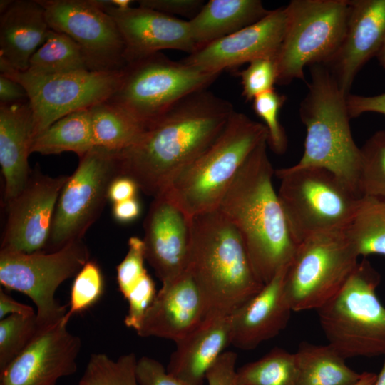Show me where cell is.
Instances as JSON below:
<instances>
[{"label":"cell","mask_w":385,"mask_h":385,"mask_svg":"<svg viewBox=\"0 0 385 385\" xmlns=\"http://www.w3.org/2000/svg\"><path fill=\"white\" fill-rule=\"evenodd\" d=\"M187 272L198 287L208 316L230 315L265 285L257 276L243 240L217 208L190 218Z\"/></svg>","instance_id":"obj_3"},{"label":"cell","mask_w":385,"mask_h":385,"mask_svg":"<svg viewBox=\"0 0 385 385\" xmlns=\"http://www.w3.org/2000/svg\"><path fill=\"white\" fill-rule=\"evenodd\" d=\"M89 70L80 46L69 36L50 29L29 61L27 73L51 76ZM90 71V70H89Z\"/></svg>","instance_id":"obj_30"},{"label":"cell","mask_w":385,"mask_h":385,"mask_svg":"<svg viewBox=\"0 0 385 385\" xmlns=\"http://www.w3.org/2000/svg\"><path fill=\"white\" fill-rule=\"evenodd\" d=\"M358 257L344 231L317 234L297 245L284 279L292 311L317 310L327 303L346 282Z\"/></svg>","instance_id":"obj_10"},{"label":"cell","mask_w":385,"mask_h":385,"mask_svg":"<svg viewBox=\"0 0 385 385\" xmlns=\"http://www.w3.org/2000/svg\"><path fill=\"white\" fill-rule=\"evenodd\" d=\"M284 35L275 57L277 83L304 79L307 66L325 64L346 28L349 0H292L285 6Z\"/></svg>","instance_id":"obj_9"},{"label":"cell","mask_w":385,"mask_h":385,"mask_svg":"<svg viewBox=\"0 0 385 385\" xmlns=\"http://www.w3.org/2000/svg\"><path fill=\"white\" fill-rule=\"evenodd\" d=\"M267 139L263 123L235 111L215 140L173 178L161 195L189 218L217 209L247 158Z\"/></svg>","instance_id":"obj_5"},{"label":"cell","mask_w":385,"mask_h":385,"mask_svg":"<svg viewBox=\"0 0 385 385\" xmlns=\"http://www.w3.org/2000/svg\"><path fill=\"white\" fill-rule=\"evenodd\" d=\"M134 353L113 359L103 353L91 355L78 385H139Z\"/></svg>","instance_id":"obj_33"},{"label":"cell","mask_w":385,"mask_h":385,"mask_svg":"<svg viewBox=\"0 0 385 385\" xmlns=\"http://www.w3.org/2000/svg\"><path fill=\"white\" fill-rule=\"evenodd\" d=\"M344 232L359 257L385 255V199L361 197L354 216Z\"/></svg>","instance_id":"obj_31"},{"label":"cell","mask_w":385,"mask_h":385,"mask_svg":"<svg viewBox=\"0 0 385 385\" xmlns=\"http://www.w3.org/2000/svg\"><path fill=\"white\" fill-rule=\"evenodd\" d=\"M89 256L82 239L53 252L0 251V283L32 300L37 310L38 325L44 329L63 319L68 309L56 299V292L64 281L78 274Z\"/></svg>","instance_id":"obj_11"},{"label":"cell","mask_w":385,"mask_h":385,"mask_svg":"<svg viewBox=\"0 0 385 385\" xmlns=\"http://www.w3.org/2000/svg\"><path fill=\"white\" fill-rule=\"evenodd\" d=\"M359 192L385 199V130L374 133L360 148Z\"/></svg>","instance_id":"obj_34"},{"label":"cell","mask_w":385,"mask_h":385,"mask_svg":"<svg viewBox=\"0 0 385 385\" xmlns=\"http://www.w3.org/2000/svg\"><path fill=\"white\" fill-rule=\"evenodd\" d=\"M11 314L31 316L36 314V313L31 306L16 301L1 289L0 320L6 317L7 315Z\"/></svg>","instance_id":"obj_47"},{"label":"cell","mask_w":385,"mask_h":385,"mask_svg":"<svg viewBox=\"0 0 385 385\" xmlns=\"http://www.w3.org/2000/svg\"><path fill=\"white\" fill-rule=\"evenodd\" d=\"M285 101V96L274 89L261 93L252 101L254 112L263 120L267 130L268 146L277 154L284 153L287 148V135L279 120Z\"/></svg>","instance_id":"obj_37"},{"label":"cell","mask_w":385,"mask_h":385,"mask_svg":"<svg viewBox=\"0 0 385 385\" xmlns=\"http://www.w3.org/2000/svg\"><path fill=\"white\" fill-rule=\"evenodd\" d=\"M380 282L364 258L338 293L316 310L328 344L345 359L385 355V307L376 293Z\"/></svg>","instance_id":"obj_6"},{"label":"cell","mask_w":385,"mask_h":385,"mask_svg":"<svg viewBox=\"0 0 385 385\" xmlns=\"http://www.w3.org/2000/svg\"><path fill=\"white\" fill-rule=\"evenodd\" d=\"M385 41V0H351L343 40L324 64L348 95L361 67L376 56Z\"/></svg>","instance_id":"obj_20"},{"label":"cell","mask_w":385,"mask_h":385,"mask_svg":"<svg viewBox=\"0 0 385 385\" xmlns=\"http://www.w3.org/2000/svg\"><path fill=\"white\" fill-rule=\"evenodd\" d=\"M220 74L159 52L127 64L119 88L108 101L148 128L183 98L205 90Z\"/></svg>","instance_id":"obj_8"},{"label":"cell","mask_w":385,"mask_h":385,"mask_svg":"<svg viewBox=\"0 0 385 385\" xmlns=\"http://www.w3.org/2000/svg\"><path fill=\"white\" fill-rule=\"evenodd\" d=\"M102 2L123 37L126 65L161 50H178L188 55L197 51L188 20L142 6L116 7L110 1Z\"/></svg>","instance_id":"obj_18"},{"label":"cell","mask_w":385,"mask_h":385,"mask_svg":"<svg viewBox=\"0 0 385 385\" xmlns=\"http://www.w3.org/2000/svg\"><path fill=\"white\" fill-rule=\"evenodd\" d=\"M39 329L36 314H11L0 320V371L24 351Z\"/></svg>","instance_id":"obj_35"},{"label":"cell","mask_w":385,"mask_h":385,"mask_svg":"<svg viewBox=\"0 0 385 385\" xmlns=\"http://www.w3.org/2000/svg\"><path fill=\"white\" fill-rule=\"evenodd\" d=\"M143 240L145 260L162 284L187 271L190 218L164 195L153 198L145 218Z\"/></svg>","instance_id":"obj_19"},{"label":"cell","mask_w":385,"mask_h":385,"mask_svg":"<svg viewBox=\"0 0 385 385\" xmlns=\"http://www.w3.org/2000/svg\"><path fill=\"white\" fill-rule=\"evenodd\" d=\"M89 109L94 146L121 151L135 143L147 129L108 100Z\"/></svg>","instance_id":"obj_29"},{"label":"cell","mask_w":385,"mask_h":385,"mask_svg":"<svg viewBox=\"0 0 385 385\" xmlns=\"http://www.w3.org/2000/svg\"><path fill=\"white\" fill-rule=\"evenodd\" d=\"M204 298L186 271L177 279L162 284L136 332L141 337L182 339L207 317Z\"/></svg>","instance_id":"obj_21"},{"label":"cell","mask_w":385,"mask_h":385,"mask_svg":"<svg viewBox=\"0 0 385 385\" xmlns=\"http://www.w3.org/2000/svg\"><path fill=\"white\" fill-rule=\"evenodd\" d=\"M50 29L38 0H13L0 16V63L26 71Z\"/></svg>","instance_id":"obj_25"},{"label":"cell","mask_w":385,"mask_h":385,"mask_svg":"<svg viewBox=\"0 0 385 385\" xmlns=\"http://www.w3.org/2000/svg\"><path fill=\"white\" fill-rule=\"evenodd\" d=\"M288 266L230 314L232 345L252 350L286 328L293 312L284 291Z\"/></svg>","instance_id":"obj_22"},{"label":"cell","mask_w":385,"mask_h":385,"mask_svg":"<svg viewBox=\"0 0 385 385\" xmlns=\"http://www.w3.org/2000/svg\"><path fill=\"white\" fill-rule=\"evenodd\" d=\"M242 95L247 101H252L257 96L274 89L277 83V69L275 58L255 59L241 72Z\"/></svg>","instance_id":"obj_38"},{"label":"cell","mask_w":385,"mask_h":385,"mask_svg":"<svg viewBox=\"0 0 385 385\" xmlns=\"http://www.w3.org/2000/svg\"><path fill=\"white\" fill-rule=\"evenodd\" d=\"M61 321L39 329L24 351L0 371V385H56L59 379L76 371L82 342Z\"/></svg>","instance_id":"obj_16"},{"label":"cell","mask_w":385,"mask_h":385,"mask_svg":"<svg viewBox=\"0 0 385 385\" xmlns=\"http://www.w3.org/2000/svg\"><path fill=\"white\" fill-rule=\"evenodd\" d=\"M260 0H210L188 20L197 50L248 26L267 16Z\"/></svg>","instance_id":"obj_26"},{"label":"cell","mask_w":385,"mask_h":385,"mask_svg":"<svg viewBox=\"0 0 385 385\" xmlns=\"http://www.w3.org/2000/svg\"><path fill=\"white\" fill-rule=\"evenodd\" d=\"M297 385H354L361 378L331 345L299 344L294 353Z\"/></svg>","instance_id":"obj_27"},{"label":"cell","mask_w":385,"mask_h":385,"mask_svg":"<svg viewBox=\"0 0 385 385\" xmlns=\"http://www.w3.org/2000/svg\"><path fill=\"white\" fill-rule=\"evenodd\" d=\"M13 0H1L0 14L4 12L11 5Z\"/></svg>","instance_id":"obj_52"},{"label":"cell","mask_w":385,"mask_h":385,"mask_svg":"<svg viewBox=\"0 0 385 385\" xmlns=\"http://www.w3.org/2000/svg\"><path fill=\"white\" fill-rule=\"evenodd\" d=\"M277 192L290 233L297 245L317 234L344 231L361 197L332 171L319 167L275 170Z\"/></svg>","instance_id":"obj_7"},{"label":"cell","mask_w":385,"mask_h":385,"mask_svg":"<svg viewBox=\"0 0 385 385\" xmlns=\"http://www.w3.org/2000/svg\"><path fill=\"white\" fill-rule=\"evenodd\" d=\"M286 22L285 6L270 10L260 21L202 47L180 61L220 73L257 58H275L283 40Z\"/></svg>","instance_id":"obj_17"},{"label":"cell","mask_w":385,"mask_h":385,"mask_svg":"<svg viewBox=\"0 0 385 385\" xmlns=\"http://www.w3.org/2000/svg\"><path fill=\"white\" fill-rule=\"evenodd\" d=\"M24 86L3 74L0 75V104H9L28 101Z\"/></svg>","instance_id":"obj_45"},{"label":"cell","mask_w":385,"mask_h":385,"mask_svg":"<svg viewBox=\"0 0 385 385\" xmlns=\"http://www.w3.org/2000/svg\"><path fill=\"white\" fill-rule=\"evenodd\" d=\"M103 277L100 267L95 261L88 260L75 276L69 302V308L61 321L67 326L71 318L94 305L103 295Z\"/></svg>","instance_id":"obj_36"},{"label":"cell","mask_w":385,"mask_h":385,"mask_svg":"<svg viewBox=\"0 0 385 385\" xmlns=\"http://www.w3.org/2000/svg\"><path fill=\"white\" fill-rule=\"evenodd\" d=\"M237 355L232 351H224L206 374L208 385H238L235 369Z\"/></svg>","instance_id":"obj_42"},{"label":"cell","mask_w":385,"mask_h":385,"mask_svg":"<svg viewBox=\"0 0 385 385\" xmlns=\"http://www.w3.org/2000/svg\"><path fill=\"white\" fill-rule=\"evenodd\" d=\"M68 178L44 175L37 167L31 170L24 189L6 202L0 251L31 254L46 247L56 204Z\"/></svg>","instance_id":"obj_15"},{"label":"cell","mask_w":385,"mask_h":385,"mask_svg":"<svg viewBox=\"0 0 385 385\" xmlns=\"http://www.w3.org/2000/svg\"><path fill=\"white\" fill-rule=\"evenodd\" d=\"M309 68L308 91L299 107V117L306 128L304 149L293 166L326 168L361 197L360 148L351 132L347 95L324 64Z\"/></svg>","instance_id":"obj_4"},{"label":"cell","mask_w":385,"mask_h":385,"mask_svg":"<svg viewBox=\"0 0 385 385\" xmlns=\"http://www.w3.org/2000/svg\"><path fill=\"white\" fill-rule=\"evenodd\" d=\"M235 111L205 90L180 100L147 128L133 145L116 152L120 176L143 193L161 195L173 178L219 135Z\"/></svg>","instance_id":"obj_1"},{"label":"cell","mask_w":385,"mask_h":385,"mask_svg":"<svg viewBox=\"0 0 385 385\" xmlns=\"http://www.w3.org/2000/svg\"><path fill=\"white\" fill-rule=\"evenodd\" d=\"M377 376L371 372H363L360 379L354 385H375Z\"/></svg>","instance_id":"obj_49"},{"label":"cell","mask_w":385,"mask_h":385,"mask_svg":"<svg viewBox=\"0 0 385 385\" xmlns=\"http://www.w3.org/2000/svg\"><path fill=\"white\" fill-rule=\"evenodd\" d=\"M138 2L139 6L170 16L178 14L190 19L194 17L205 4L201 0H140Z\"/></svg>","instance_id":"obj_43"},{"label":"cell","mask_w":385,"mask_h":385,"mask_svg":"<svg viewBox=\"0 0 385 385\" xmlns=\"http://www.w3.org/2000/svg\"><path fill=\"white\" fill-rule=\"evenodd\" d=\"M136 374L139 385H184L160 361L146 356L138 359Z\"/></svg>","instance_id":"obj_41"},{"label":"cell","mask_w":385,"mask_h":385,"mask_svg":"<svg viewBox=\"0 0 385 385\" xmlns=\"http://www.w3.org/2000/svg\"><path fill=\"white\" fill-rule=\"evenodd\" d=\"M51 29L73 38L81 48L93 71L123 69L125 45L112 16L102 1L38 0Z\"/></svg>","instance_id":"obj_14"},{"label":"cell","mask_w":385,"mask_h":385,"mask_svg":"<svg viewBox=\"0 0 385 385\" xmlns=\"http://www.w3.org/2000/svg\"><path fill=\"white\" fill-rule=\"evenodd\" d=\"M140 206L136 198L114 203L113 214L115 219L121 222L135 220L140 215Z\"/></svg>","instance_id":"obj_48"},{"label":"cell","mask_w":385,"mask_h":385,"mask_svg":"<svg viewBox=\"0 0 385 385\" xmlns=\"http://www.w3.org/2000/svg\"><path fill=\"white\" fill-rule=\"evenodd\" d=\"M175 344L167 371L184 385H203L207 371L231 344L230 315L207 317Z\"/></svg>","instance_id":"obj_23"},{"label":"cell","mask_w":385,"mask_h":385,"mask_svg":"<svg viewBox=\"0 0 385 385\" xmlns=\"http://www.w3.org/2000/svg\"><path fill=\"white\" fill-rule=\"evenodd\" d=\"M1 74L26 89L34 114V138L60 118L108 100L119 88L124 68L39 76L0 63Z\"/></svg>","instance_id":"obj_13"},{"label":"cell","mask_w":385,"mask_h":385,"mask_svg":"<svg viewBox=\"0 0 385 385\" xmlns=\"http://www.w3.org/2000/svg\"><path fill=\"white\" fill-rule=\"evenodd\" d=\"M267 147L265 140L253 150L217 207L238 230L264 284L290 264L297 247L272 184Z\"/></svg>","instance_id":"obj_2"},{"label":"cell","mask_w":385,"mask_h":385,"mask_svg":"<svg viewBox=\"0 0 385 385\" xmlns=\"http://www.w3.org/2000/svg\"><path fill=\"white\" fill-rule=\"evenodd\" d=\"M376 56L381 66L385 68V41L379 49Z\"/></svg>","instance_id":"obj_50"},{"label":"cell","mask_w":385,"mask_h":385,"mask_svg":"<svg viewBox=\"0 0 385 385\" xmlns=\"http://www.w3.org/2000/svg\"><path fill=\"white\" fill-rule=\"evenodd\" d=\"M346 106L351 118L368 112L385 115V93L370 96L349 93L346 96Z\"/></svg>","instance_id":"obj_44"},{"label":"cell","mask_w":385,"mask_h":385,"mask_svg":"<svg viewBox=\"0 0 385 385\" xmlns=\"http://www.w3.org/2000/svg\"><path fill=\"white\" fill-rule=\"evenodd\" d=\"M237 381L238 385H297L294 353L276 346L237 369Z\"/></svg>","instance_id":"obj_32"},{"label":"cell","mask_w":385,"mask_h":385,"mask_svg":"<svg viewBox=\"0 0 385 385\" xmlns=\"http://www.w3.org/2000/svg\"><path fill=\"white\" fill-rule=\"evenodd\" d=\"M375 385H385V359H384L382 369L379 374L377 376V379L375 383Z\"/></svg>","instance_id":"obj_51"},{"label":"cell","mask_w":385,"mask_h":385,"mask_svg":"<svg viewBox=\"0 0 385 385\" xmlns=\"http://www.w3.org/2000/svg\"><path fill=\"white\" fill-rule=\"evenodd\" d=\"M93 147L91 112L89 108H85L60 118L36 136L31 153L73 152L81 158Z\"/></svg>","instance_id":"obj_28"},{"label":"cell","mask_w":385,"mask_h":385,"mask_svg":"<svg viewBox=\"0 0 385 385\" xmlns=\"http://www.w3.org/2000/svg\"><path fill=\"white\" fill-rule=\"evenodd\" d=\"M136 183L130 178L120 176L113 180L108 192V199L114 203L135 197Z\"/></svg>","instance_id":"obj_46"},{"label":"cell","mask_w":385,"mask_h":385,"mask_svg":"<svg viewBox=\"0 0 385 385\" xmlns=\"http://www.w3.org/2000/svg\"><path fill=\"white\" fill-rule=\"evenodd\" d=\"M157 292L155 282L148 273L126 298L128 304V312L124 319L126 327L136 332L138 330Z\"/></svg>","instance_id":"obj_40"},{"label":"cell","mask_w":385,"mask_h":385,"mask_svg":"<svg viewBox=\"0 0 385 385\" xmlns=\"http://www.w3.org/2000/svg\"><path fill=\"white\" fill-rule=\"evenodd\" d=\"M34 138V114L29 100L0 104V165L6 202L24 189L30 177L28 158Z\"/></svg>","instance_id":"obj_24"},{"label":"cell","mask_w":385,"mask_h":385,"mask_svg":"<svg viewBox=\"0 0 385 385\" xmlns=\"http://www.w3.org/2000/svg\"><path fill=\"white\" fill-rule=\"evenodd\" d=\"M128 246L126 255L116 267L118 289L125 299L148 274L144 266L145 257L143 240L131 237L128 240Z\"/></svg>","instance_id":"obj_39"},{"label":"cell","mask_w":385,"mask_h":385,"mask_svg":"<svg viewBox=\"0 0 385 385\" xmlns=\"http://www.w3.org/2000/svg\"><path fill=\"white\" fill-rule=\"evenodd\" d=\"M79 158L60 193L46 247L48 252L83 238L100 216L111 185L120 177L116 152L94 146Z\"/></svg>","instance_id":"obj_12"}]
</instances>
